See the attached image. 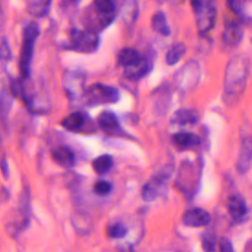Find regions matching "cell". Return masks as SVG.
Listing matches in <instances>:
<instances>
[{
  "instance_id": "f1b7e54d",
  "label": "cell",
  "mask_w": 252,
  "mask_h": 252,
  "mask_svg": "<svg viewBox=\"0 0 252 252\" xmlns=\"http://www.w3.org/2000/svg\"><path fill=\"white\" fill-rule=\"evenodd\" d=\"M159 194H161L159 192V190L155 187L151 182H147L143 187H142V191H141V195L144 201L146 202H152L154 201Z\"/></svg>"
},
{
  "instance_id": "d6a6232c",
  "label": "cell",
  "mask_w": 252,
  "mask_h": 252,
  "mask_svg": "<svg viewBox=\"0 0 252 252\" xmlns=\"http://www.w3.org/2000/svg\"><path fill=\"white\" fill-rule=\"evenodd\" d=\"M219 248L220 252H234L231 241L224 236L219 240Z\"/></svg>"
},
{
  "instance_id": "d4e9b609",
  "label": "cell",
  "mask_w": 252,
  "mask_h": 252,
  "mask_svg": "<svg viewBox=\"0 0 252 252\" xmlns=\"http://www.w3.org/2000/svg\"><path fill=\"white\" fill-rule=\"evenodd\" d=\"M113 165V158L110 155H101L93 160V168L98 174H104Z\"/></svg>"
},
{
  "instance_id": "7402d4cb",
  "label": "cell",
  "mask_w": 252,
  "mask_h": 252,
  "mask_svg": "<svg viewBox=\"0 0 252 252\" xmlns=\"http://www.w3.org/2000/svg\"><path fill=\"white\" fill-rule=\"evenodd\" d=\"M138 13H139V8H138V3L136 1L128 0L123 2L120 9V15L125 24L132 25L136 21L138 17Z\"/></svg>"
},
{
  "instance_id": "44dd1931",
  "label": "cell",
  "mask_w": 252,
  "mask_h": 252,
  "mask_svg": "<svg viewBox=\"0 0 252 252\" xmlns=\"http://www.w3.org/2000/svg\"><path fill=\"white\" fill-rule=\"evenodd\" d=\"M50 6V0H32L27 3V11L32 16L42 18L48 15Z\"/></svg>"
},
{
  "instance_id": "d6986e66",
  "label": "cell",
  "mask_w": 252,
  "mask_h": 252,
  "mask_svg": "<svg viewBox=\"0 0 252 252\" xmlns=\"http://www.w3.org/2000/svg\"><path fill=\"white\" fill-rule=\"evenodd\" d=\"M172 140L180 148H193L201 143L200 137L191 132L176 133L172 136Z\"/></svg>"
},
{
  "instance_id": "cb8c5ba5",
  "label": "cell",
  "mask_w": 252,
  "mask_h": 252,
  "mask_svg": "<svg viewBox=\"0 0 252 252\" xmlns=\"http://www.w3.org/2000/svg\"><path fill=\"white\" fill-rule=\"evenodd\" d=\"M186 52V45L183 42H176L171 45L166 53V63L168 65H175L183 57Z\"/></svg>"
},
{
  "instance_id": "ba28073f",
  "label": "cell",
  "mask_w": 252,
  "mask_h": 252,
  "mask_svg": "<svg viewBox=\"0 0 252 252\" xmlns=\"http://www.w3.org/2000/svg\"><path fill=\"white\" fill-rule=\"evenodd\" d=\"M243 37V31L239 21L225 17L224 30L222 32V40L226 45L236 46Z\"/></svg>"
},
{
  "instance_id": "8d00e7d4",
  "label": "cell",
  "mask_w": 252,
  "mask_h": 252,
  "mask_svg": "<svg viewBox=\"0 0 252 252\" xmlns=\"http://www.w3.org/2000/svg\"><path fill=\"white\" fill-rule=\"evenodd\" d=\"M243 252H252V245H251V239H249L245 246H244V251Z\"/></svg>"
},
{
  "instance_id": "5bb4252c",
  "label": "cell",
  "mask_w": 252,
  "mask_h": 252,
  "mask_svg": "<svg viewBox=\"0 0 252 252\" xmlns=\"http://www.w3.org/2000/svg\"><path fill=\"white\" fill-rule=\"evenodd\" d=\"M53 160L63 167H71L75 163V155L73 151L66 147L60 146L52 151Z\"/></svg>"
},
{
  "instance_id": "8fae6325",
  "label": "cell",
  "mask_w": 252,
  "mask_h": 252,
  "mask_svg": "<svg viewBox=\"0 0 252 252\" xmlns=\"http://www.w3.org/2000/svg\"><path fill=\"white\" fill-rule=\"evenodd\" d=\"M97 122L99 127L109 135H123L125 132L121 128L118 117L116 114L110 110L102 111L98 117Z\"/></svg>"
},
{
  "instance_id": "ac0fdd59",
  "label": "cell",
  "mask_w": 252,
  "mask_h": 252,
  "mask_svg": "<svg viewBox=\"0 0 252 252\" xmlns=\"http://www.w3.org/2000/svg\"><path fill=\"white\" fill-rule=\"evenodd\" d=\"M144 55H142L137 49L125 47L121 49L117 55V61L120 66L124 68L137 63Z\"/></svg>"
},
{
  "instance_id": "5b68a950",
  "label": "cell",
  "mask_w": 252,
  "mask_h": 252,
  "mask_svg": "<svg viewBox=\"0 0 252 252\" xmlns=\"http://www.w3.org/2000/svg\"><path fill=\"white\" fill-rule=\"evenodd\" d=\"M200 80V66L197 61L186 62L173 76V83L179 93L186 94L194 90Z\"/></svg>"
},
{
  "instance_id": "9c48e42d",
  "label": "cell",
  "mask_w": 252,
  "mask_h": 252,
  "mask_svg": "<svg viewBox=\"0 0 252 252\" xmlns=\"http://www.w3.org/2000/svg\"><path fill=\"white\" fill-rule=\"evenodd\" d=\"M211 215L209 212L202 208H192L187 211L182 216V222L191 227H201L206 226L211 222Z\"/></svg>"
},
{
  "instance_id": "277c9868",
  "label": "cell",
  "mask_w": 252,
  "mask_h": 252,
  "mask_svg": "<svg viewBox=\"0 0 252 252\" xmlns=\"http://www.w3.org/2000/svg\"><path fill=\"white\" fill-rule=\"evenodd\" d=\"M82 98L86 105L96 106L99 104L117 102L120 98V93L115 87L96 83L85 90Z\"/></svg>"
},
{
  "instance_id": "6da1fadb",
  "label": "cell",
  "mask_w": 252,
  "mask_h": 252,
  "mask_svg": "<svg viewBox=\"0 0 252 252\" xmlns=\"http://www.w3.org/2000/svg\"><path fill=\"white\" fill-rule=\"evenodd\" d=\"M250 71V60L244 54L232 56L225 67L223 89L226 102L237 101L243 94Z\"/></svg>"
},
{
  "instance_id": "f546056e",
  "label": "cell",
  "mask_w": 252,
  "mask_h": 252,
  "mask_svg": "<svg viewBox=\"0 0 252 252\" xmlns=\"http://www.w3.org/2000/svg\"><path fill=\"white\" fill-rule=\"evenodd\" d=\"M127 232H128L127 227L121 222H116L114 224H111L107 229L108 236L114 239L123 238L124 236H126Z\"/></svg>"
},
{
  "instance_id": "9a60e30c",
  "label": "cell",
  "mask_w": 252,
  "mask_h": 252,
  "mask_svg": "<svg viewBox=\"0 0 252 252\" xmlns=\"http://www.w3.org/2000/svg\"><path fill=\"white\" fill-rule=\"evenodd\" d=\"M199 120V114L195 109L180 108L174 112L170 122L178 125L195 124Z\"/></svg>"
},
{
  "instance_id": "4dcf8cb0",
  "label": "cell",
  "mask_w": 252,
  "mask_h": 252,
  "mask_svg": "<svg viewBox=\"0 0 252 252\" xmlns=\"http://www.w3.org/2000/svg\"><path fill=\"white\" fill-rule=\"evenodd\" d=\"M112 185L104 180L98 181L94 185V192L98 196H105L111 192Z\"/></svg>"
},
{
  "instance_id": "e0dca14e",
  "label": "cell",
  "mask_w": 252,
  "mask_h": 252,
  "mask_svg": "<svg viewBox=\"0 0 252 252\" xmlns=\"http://www.w3.org/2000/svg\"><path fill=\"white\" fill-rule=\"evenodd\" d=\"M86 119L87 117L85 113L80 111H75L70 113L68 116H66L62 120L61 124L65 129L69 131H79L86 124Z\"/></svg>"
},
{
  "instance_id": "1f68e13d",
  "label": "cell",
  "mask_w": 252,
  "mask_h": 252,
  "mask_svg": "<svg viewBox=\"0 0 252 252\" xmlns=\"http://www.w3.org/2000/svg\"><path fill=\"white\" fill-rule=\"evenodd\" d=\"M12 57V51L7 37H3L0 42V60H9Z\"/></svg>"
},
{
  "instance_id": "8992f818",
  "label": "cell",
  "mask_w": 252,
  "mask_h": 252,
  "mask_svg": "<svg viewBox=\"0 0 252 252\" xmlns=\"http://www.w3.org/2000/svg\"><path fill=\"white\" fill-rule=\"evenodd\" d=\"M196 16V25L200 33H206L215 27L217 9L212 1L195 0L191 2Z\"/></svg>"
},
{
  "instance_id": "ffe728a7",
  "label": "cell",
  "mask_w": 252,
  "mask_h": 252,
  "mask_svg": "<svg viewBox=\"0 0 252 252\" xmlns=\"http://www.w3.org/2000/svg\"><path fill=\"white\" fill-rule=\"evenodd\" d=\"M13 101L14 95L10 92L5 89L0 91V121L4 125L7 124L9 113L13 106Z\"/></svg>"
},
{
  "instance_id": "7c38bea8",
  "label": "cell",
  "mask_w": 252,
  "mask_h": 252,
  "mask_svg": "<svg viewBox=\"0 0 252 252\" xmlns=\"http://www.w3.org/2000/svg\"><path fill=\"white\" fill-rule=\"evenodd\" d=\"M152 69V60L147 56H143L137 63L124 68V76L129 80H139L150 74Z\"/></svg>"
},
{
  "instance_id": "3957f363",
  "label": "cell",
  "mask_w": 252,
  "mask_h": 252,
  "mask_svg": "<svg viewBox=\"0 0 252 252\" xmlns=\"http://www.w3.org/2000/svg\"><path fill=\"white\" fill-rule=\"evenodd\" d=\"M99 43L100 37L96 32L73 28L70 31V39L65 48L81 53H93L98 48Z\"/></svg>"
},
{
  "instance_id": "83f0119b",
  "label": "cell",
  "mask_w": 252,
  "mask_h": 252,
  "mask_svg": "<svg viewBox=\"0 0 252 252\" xmlns=\"http://www.w3.org/2000/svg\"><path fill=\"white\" fill-rule=\"evenodd\" d=\"M92 5L99 12L104 14H116V5L111 0H96Z\"/></svg>"
},
{
  "instance_id": "4316f807",
  "label": "cell",
  "mask_w": 252,
  "mask_h": 252,
  "mask_svg": "<svg viewBox=\"0 0 252 252\" xmlns=\"http://www.w3.org/2000/svg\"><path fill=\"white\" fill-rule=\"evenodd\" d=\"M226 5L230 11H232L235 15H237L240 18V22L244 23L246 21V19L248 21L250 20V16H247L245 14V3L243 1L228 0L226 2Z\"/></svg>"
},
{
  "instance_id": "d590c367",
  "label": "cell",
  "mask_w": 252,
  "mask_h": 252,
  "mask_svg": "<svg viewBox=\"0 0 252 252\" xmlns=\"http://www.w3.org/2000/svg\"><path fill=\"white\" fill-rule=\"evenodd\" d=\"M5 25V12L2 7V4L0 3V32L3 30Z\"/></svg>"
},
{
  "instance_id": "836d02e7",
  "label": "cell",
  "mask_w": 252,
  "mask_h": 252,
  "mask_svg": "<svg viewBox=\"0 0 252 252\" xmlns=\"http://www.w3.org/2000/svg\"><path fill=\"white\" fill-rule=\"evenodd\" d=\"M0 168H1L3 176L7 179L9 177V165H8V161H7V158H5V156H3L2 158L0 159Z\"/></svg>"
},
{
  "instance_id": "7a4b0ae2",
  "label": "cell",
  "mask_w": 252,
  "mask_h": 252,
  "mask_svg": "<svg viewBox=\"0 0 252 252\" xmlns=\"http://www.w3.org/2000/svg\"><path fill=\"white\" fill-rule=\"evenodd\" d=\"M40 33L39 27L35 22H29L23 32V42L20 53L19 69L21 72V78L24 80H30L31 66L34 51V45L36 38Z\"/></svg>"
},
{
  "instance_id": "30bf717a",
  "label": "cell",
  "mask_w": 252,
  "mask_h": 252,
  "mask_svg": "<svg viewBox=\"0 0 252 252\" xmlns=\"http://www.w3.org/2000/svg\"><path fill=\"white\" fill-rule=\"evenodd\" d=\"M227 209L235 222H243L248 219V208L241 195H231L227 201Z\"/></svg>"
},
{
  "instance_id": "e575fe53",
  "label": "cell",
  "mask_w": 252,
  "mask_h": 252,
  "mask_svg": "<svg viewBox=\"0 0 252 252\" xmlns=\"http://www.w3.org/2000/svg\"><path fill=\"white\" fill-rule=\"evenodd\" d=\"M9 198H10V193H9V191L7 190V188L2 187V188L0 189V204L6 202Z\"/></svg>"
},
{
  "instance_id": "2e32d148",
  "label": "cell",
  "mask_w": 252,
  "mask_h": 252,
  "mask_svg": "<svg viewBox=\"0 0 252 252\" xmlns=\"http://www.w3.org/2000/svg\"><path fill=\"white\" fill-rule=\"evenodd\" d=\"M18 212L21 217L19 220L29 221L30 222V214H31V192L28 185L23 186L19 203H18Z\"/></svg>"
},
{
  "instance_id": "52a82bcc",
  "label": "cell",
  "mask_w": 252,
  "mask_h": 252,
  "mask_svg": "<svg viewBox=\"0 0 252 252\" xmlns=\"http://www.w3.org/2000/svg\"><path fill=\"white\" fill-rule=\"evenodd\" d=\"M86 75L79 70H67L62 77V85L65 93L71 99L82 97L85 93Z\"/></svg>"
},
{
  "instance_id": "484cf974",
  "label": "cell",
  "mask_w": 252,
  "mask_h": 252,
  "mask_svg": "<svg viewBox=\"0 0 252 252\" xmlns=\"http://www.w3.org/2000/svg\"><path fill=\"white\" fill-rule=\"evenodd\" d=\"M202 248L204 252H215L217 245V234L213 228L205 230L201 237Z\"/></svg>"
},
{
  "instance_id": "603a6c76",
  "label": "cell",
  "mask_w": 252,
  "mask_h": 252,
  "mask_svg": "<svg viewBox=\"0 0 252 252\" xmlns=\"http://www.w3.org/2000/svg\"><path fill=\"white\" fill-rule=\"evenodd\" d=\"M152 27L153 29L164 35V36H167L170 34V28L168 26V23H167V19H166V15L164 14V12L162 11H157L154 16L152 17Z\"/></svg>"
},
{
  "instance_id": "4fadbf2b",
  "label": "cell",
  "mask_w": 252,
  "mask_h": 252,
  "mask_svg": "<svg viewBox=\"0 0 252 252\" xmlns=\"http://www.w3.org/2000/svg\"><path fill=\"white\" fill-rule=\"evenodd\" d=\"M252 158V143L250 137H244L241 142L238 158L236 160V168L240 173H245L250 169Z\"/></svg>"
}]
</instances>
